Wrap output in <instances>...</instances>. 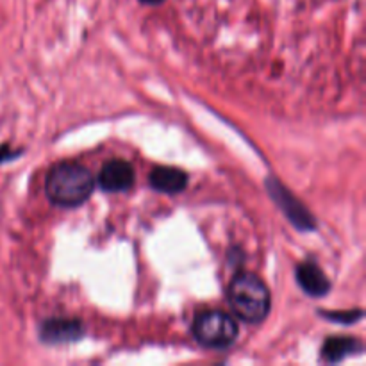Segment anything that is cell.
<instances>
[{"label": "cell", "mask_w": 366, "mask_h": 366, "mask_svg": "<svg viewBox=\"0 0 366 366\" xmlns=\"http://www.w3.org/2000/svg\"><path fill=\"white\" fill-rule=\"evenodd\" d=\"M297 282L310 297H325L331 290V282H329L327 275L313 261H306V263L299 264V268H297Z\"/></svg>", "instance_id": "obj_7"}, {"label": "cell", "mask_w": 366, "mask_h": 366, "mask_svg": "<svg viewBox=\"0 0 366 366\" xmlns=\"http://www.w3.org/2000/svg\"><path fill=\"white\" fill-rule=\"evenodd\" d=\"M193 338L206 349H225L236 342L238 324L224 311H204L192 325Z\"/></svg>", "instance_id": "obj_3"}, {"label": "cell", "mask_w": 366, "mask_h": 366, "mask_svg": "<svg viewBox=\"0 0 366 366\" xmlns=\"http://www.w3.org/2000/svg\"><path fill=\"white\" fill-rule=\"evenodd\" d=\"M99 184L107 193H124L134 184V170L127 161L113 159L100 170Z\"/></svg>", "instance_id": "obj_4"}, {"label": "cell", "mask_w": 366, "mask_h": 366, "mask_svg": "<svg viewBox=\"0 0 366 366\" xmlns=\"http://www.w3.org/2000/svg\"><path fill=\"white\" fill-rule=\"evenodd\" d=\"M142 4H147V6H159V4H163L164 0H139Z\"/></svg>", "instance_id": "obj_12"}, {"label": "cell", "mask_w": 366, "mask_h": 366, "mask_svg": "<svg viewBox=\"0 0 366 366\" xmlns=\"http://www.w3.org/2000/svg\"><path fill=\"white\" fill-rule=\"evenodd\" d=\"M363 350V343L357 342L354 338H329L325 342V345L322 347V357L329 363H336V361L345 360L347 356H352V354H360Z\"/></svg>", "instance_id": "obj_9"}, {"label": "cell", "mask_w": 366, "mask_h": 366, "mask_svg": "<svg viewBox=\"0 0 366 366\" xmlns=\"http://www.w3.org/2000/svg\"><path fill=\"white\" fill-rule=\"evenodd\" d=\"M82 322L68 318H54L41 325V340L46 343L75 342L82 336Z\"/></svg>", "instance_id": "obj_8"}, {"label": "cell", "mask_w": 366, "mask_h": 366, "mask_svg": "<svg viewBox=\"0 0 366 366\" xmlns=\"http://www.w3.org/2000/svg\"><path fill=\"white\" fill-rule=\"evenodd\" d=\"M149 182L156 192L175 195V193L184 192L188 186V175L174 167H157L150 172Z\"/></svg>", "instance_id": "obj_6"}, {"label": "cell", "mask_w": 366, "mask_h": 366, "mask_svg": "<svg viewBox=\"0 0 366 366\" xmlns=\"http://www.w3.org/2000/svg\"><path fill=\"white\" fill-rule=\"evenodd\" d=\"M232 313L247 324H259L270 313L272 297L267 285L250 272H239L227 288Z\"/></svg>", "instance_id": "obj_2"}, {"label": "cell", "mask_w": 366, "mask_h": 366, "mask_svg": "<svg viewBox=\"0 0 366 366\" xmlns=\"http://www.w3.org/2000/svg\"><path fill=\"white\" fill-rule=\"evenodd\" d=\"M95 188V177L82 164L74 161L57 163L49 172L45 192L50 202L59 207H75L84 204Z\"/></svg>", "instance_id": "obj_1"}, {"label": "cell", "mask_w": 366, "mask_h": 366, "mask_svg": "<svg viewBox=\"0 0 366 366\" xmlns=\"http://www.w3.org/2000/svg\"><path fill=\"white\" fill-rule=\"evenodd\" d=\"M268 189H270L272 197L279 204V207L288 214L293 225H297L299 229H304V231H310V229L315 227V222L311 218V214H307L304 206H300L297 202V199H293L288 192H285V188L281 184H277V182H268Z\"/></svg>", "instance_id": "obj_5"}, {"label": "cell", "mask_w": 366, "mask_h": 366, "mask_svg": "<svg viewBox=\"0 0 366 366\" xmlns=\"http://www.w3.org/2000/svg\"><path fill=\"white\" fill-rule=\"evenodd\" d=\"M11 157V150L7 149V147H4V149H0V161H6Z\"/></svg>", "instance_id": "obj_11"}, {"label": "cell", "mask_w": 366, "mask_h": 366, "mask_svg": "<svg viewBox=\"0 0 366 366\" xmlns=\"http://www.w3.org/2000/svg\"><path fill=\"white\" fill-rule=\"evenodd\" d=\"M324 317L329 318V320H332V322H345V324H354V322L360 320V318L363 317V313H361V311H349V313H325Z\"/></svg>", "instance_id": "obj_10"}]
</instances>
